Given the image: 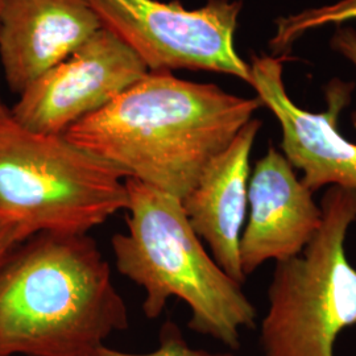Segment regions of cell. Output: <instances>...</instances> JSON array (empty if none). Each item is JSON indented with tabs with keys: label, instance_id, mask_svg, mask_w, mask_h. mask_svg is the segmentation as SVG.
Wrapping results in <instances>:
<instances>
[{
	"label": "cell",
	"instance_id": "15",
	"mask_svg": "<svg viewBox=\"0 0 356 356\" xmlns=\"http://www.w3.org/2000/svg\"><path fill=\"white\" fill-rule=\"evenodd\" d=\"M26 238L29 236L26 235L24 229L0 222V261L7 256L13 247L26 241Z\"/></svg>",
	"mask_w": 356,
	"mask_h": 356
},
{
	"label": "cell",
	"instance_id": "11",
	"mask_svg": "<svg viewBox=\"0 0 356 356\" xmlns=\"http://www.w3.org/2000/svg\"><path fill=\"white\" fill-rule=\"evenodd\" d=\"M260 128L259 119L250 120L179 200L191 229L209 245L218 266L242 285L247 279L241 241L248 210L250 160Z\"/></svg>",
	"mask_w": 356,
	"mask_h": 356
},
{
	"label": "cell",
	"instance_id": "2",
	"mask_svg": "<svg viewBox=\"0 0 356 356\" xmlns=\"http://www.w3.org/2000/svg\"><path fill=\"white\" fill-rule=\"evenodd\" d=\"M127 327V305L88 234L38 232L0 261V356H89Z\"/></svg>",
	"mask_w": 356,
	"mask_h": 356
},
{
	"label": "cell",
	"instance_id": "12",
	"mask_svg": "<svg viewBox=\"0 0 356 356\" xmlns=\"http://www.w3.org/2000/svg\"><path fill=\"white\" fill-rule=\"evenodd\" d=\"M350 20H356V0H339L280 17L276 22V33L270 38L269 47L276 56H286V51L306 32L329 24L339 26Z\"/></svg>",
	"mask_w": 356,
	"mask_h": 356
},
{
	"label": "cell",
	"instance_id": "10",
	"mask_svg": "<svg viewBox=\"0 0 356 356\" xmlns=\"http://www.w3.org/2000/svg\"><path fill=\"white\" fill-rule=\"evenodd\" d=\"M102 26L89 0H6L0 61L10 89L20 95Z\"/></svg>",
	"mask_w": 356,
	"mask_h": 356
},
{
	"label": "cell",
	"instance_id": "7",
	"mask_svg": "<svg viewBox=\"0 0 356 356\" xmlns=\"http://www.w3.org/2000/svg\"><path fill=\"white\" fill-rule=\"evenodd\" d=\"M148 72L135 51L102 26L63 63L31 83L10 113L29 131L64 135Z\"/></svg>",
	"mask_w": 356,
	"mask_h": 356
},
{
	"label": "cell",
	"instance_id": "13",
	"mask_svg": "<svg viewBox=\"0 0 356 356\" xmlns=\"http://www.w3.org/2000/svg\"><path fill=\"white\" fill-rule=\"evenodd\" d=\"M89 356H235L232 351L211 353L202 348H194L186 342L182 331L172 321H166L161 326L159 335V346L156 350L145 354H132L111 348L106 344L94 350Z\"/></svg>",
	"mask_w": 356,
	"mask_h": 356
},
{
	"label": "cell",
	"instance_id": "9",
	"mask_svg": "<svg viewBox=\"0 0 356 356\" xmlns=\"http://www.w3.org/2000/svg\"><path fill=\"white\" fill-rule=\"evenodd\" d=\"M322 225V209L298 172L270 145L251 170L248 210L241 241L245 277L268 261L296 257L314 239Z\"/></svg>",
	"mask_w": 356,
	"mask_h": 356
},
{
	"label": "cell",
	"instance_id": "5",
	"mask_svg": "<svg viewBox=\"0 0 356 356\" xmlns=\"http://www.w3.org/2000/svg\"><path fill=\"white\" fill-rule=\"evenodd\" d=\"M319 204L314 239L273 270L259 337L264 356H335L341 334L356 326V268L346 248L356 191L331 186Z\"/></svg>",
	"mask_w": 356,
	"mask_h": 356
},
{
	"label": "cell",
	"instance_id": "16",
	"mask_svg": "<svg viewBox=\"0 0 356 356\" xmlns=\"http://www.w3.org/2000/svg\"><path fill=\"white\" fill-rule=\"evenodd\" d=\"M6 0H0V24H1V16H3V10H4Z\"/></svg>",
	"mask_w": 356,
	"mask_h": 356
},
{
	"label": "cell",
	"instance_id": "17",
	"mask_svg": "<svg viewBox=\"0 0 356 356\" xmlns=\"http://www.w3.org/2000/svg\"><path fill=\"white\" fill-rule=\"evenodd\" d=\"M3 106H4V104H3V103H1V99H0V108H1V107H3Z\"/></svg>",
	"mask_w": 356,
	"mask_h": 356
},
{
	"label": "cell",
	"instance_id": "6",
	"mask_svg": "<svg viewBox=\"0 0 356 356\" xmlns=\"http://www.w3.org/2000/svg\"><path fill=\"white\" fill-rule=\"evenodd\" d=\"M104 28L135 51L149 72L207 70L251 85V66L234 47L239 0H209L186 10L175 0H89Z\"/></svg>",
	"mask_w": 356,
	"mask_h": 356
},
{
	"label": "cell",
	"instance_id": "4",
	"mask_svg": "<svg viewBox=\"0 0 356 356\" xmlns=\"http://www.w3.org/2000/svg\"><path fill=\"white\" fill-rule=\"evenodd\" d=\"M126 177L70 143L20 126L0 108V222L26 231L88 234L127 209Z\"/></svg>",
	"mask_w": 356,
	"mask_h": 356
},
{
	"label": "cell",
	"instance_id": "14",
	"mask_svg": "<svg viewBox=\"0 0 356 356\" xmlns=\"http://www.w3.org/2000/svg\"><path fill=\"white\" fill-rule=\"evenodd\" d=\"M332 49L341 53L356 67V31L351 26H339L331 38ZM353 126L356 129V111L351 115Z\"/></svg>",
	"mask_w": 356,
	"mask_h": 356
},
{
	"label": "cell",
	"instance_id": "8",
	"mask_svg": "<svg viewBox=\"0 0 356 356\" xmlns=\"http://www.w3.org/2000/svg\"><path fill=\"white\" fill-rule=\"evenodd\" d=\"M286 56H254L251 86L259 101L276 116L281 152L302 173V182L316 193L338 186L356 191V141L339 129V116L351 101L353 85L339 79L326 88L327 108L312 113L293 102L284 83Z\"/></svg>",
	"mask_w": 356,
	"mask_h": 356
},
{
	"label": "cell",
	"instance_id": "1",
	"mask_svg": "<svg viewBox=\"0 0 356 356\" xmlns=\"http://www.w3.org/2000/svg\"><path fill=\"white\" fill-rule=\"evenodd\" d=\"M261 106L257 97L148 72L64 136L124 177L181 200Z\"/></svg>",
	"mask_w": 356,
	"mask_h": 356
},
{
	"label": "cell",
	"instance_id": "3",
	"mask_svg": "<svg viewBox=\"0 0 356 356\" xmlns=\"http://www.w3.org/2000/svg\"><path fill=\"white\" fill-rule=\"evenodd\" d=\"M126 232L111 239L120 275L144 289L143 312L159 318L170 298L191 309V330L236 351L244 329H254L256 309L204 250L177 197L126 178Z\"/></svg>",
	"mask_w": 356,
	"mask_h": 356
}]
</instances>
